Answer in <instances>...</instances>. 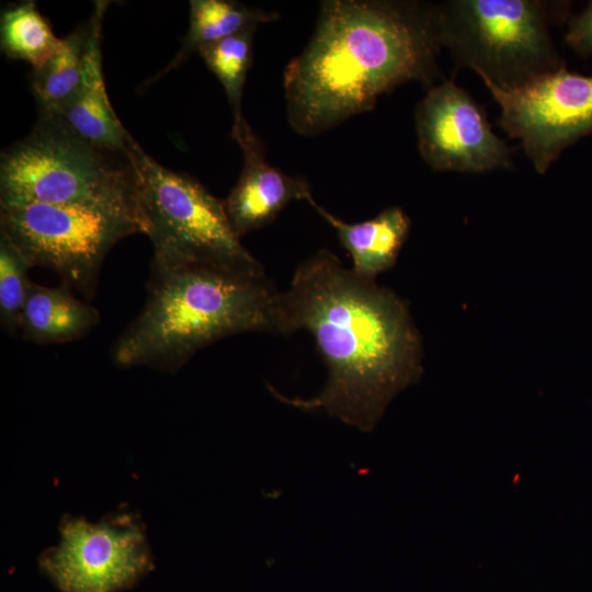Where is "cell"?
I'll list each match as a JSON object with an SVG mask.
<instances>
[{"instance_id":"obj_1","label":"cell","mask_w":592,"mask_h":592,"mask_svg":"<svg viewBox=\"0 0 592 592\" xmlns=\"http://www.w3.org/2000/svg\"><path fill=\"white\" fill-rule=\"evenodd\" d=\"M277 318L278 334L305 330L314 337L328 371L325 387L309 399L285 397L267 385L284 403L371 432L388 405L422 376V340L408 305L327 249L296 267L278 294Z\"/></svg>"},{"instance_id":"obj_2","label":"cell","mask_w":592,"mask_h":592,"mask_svg":"<svg viewBox=\"0 0 592 592\" xmlns=\"http://www.w3.org/2000/svg\"><path fill=\"white\" fill-rule=\"evenodd\" d=\"M439 3L327 0L314 34L285 67L287 122L300 136L325 133L371 111L408 81L429 89L442 78Z\"/></svg>"},{"instance_id":"obj_3","label":"cell","mask_w":592,"mask_h":592,"mask_svg":"<svg viewBox=\"0 0 592 592\" xmlns=\"http://www.w3.org/2000/svg\"><path fill=\"white\" fill-rule=\"evenodd\" d=\"M278 294L264 274L207 265L151 269L144 308L115 342L113 360L175 372L223 338L278 334Z\"/></svg>"},{"instance_id":"obj_4","label":"cell","mask_w":592,"mask_h":592,"mask_svg":"<svg viewBox=\"0 0 592 592\" xmlns=\"http://www.w3.org/2000/svg\"><path fill=\"white\" fill-rule=\"evenodd\" d=\"M43 203L121 209L141 218L126 156L91 145L62 122L41 116L0 161V204Z\"/></svg>"},{"instance_id":"obj_5","label":"cell","mask_w":592,"mask_h":592,"mask_svg":"<svg viewBox=\"0 0 592 592\" xmlns=\"http://www.w3.org/2000/svg\"><path fill=\"white\" fill-rule=\"evenodd\" d=\"M126 156L153 246L151 269L207 265L264 274L232 230L224 201L192 177L160 164L133 137Z\"/></svg>"},{"instance_id":"obj_6","label":"cell","mask_w":592,"mask_h":592,"mask_svg":"<svg viewBox=\"0 0 592 592\" xmlns=\"http://www.w3.org/2000/svg\"><path fill=\"white\" fill-rule=\"evenodd\" d=\"M561 2L448 0L439 3L441 43L457 67L500 89L565 67L549 26Z\"/></svg>"},{"instance_id":"obj_7","label":"cell","mask_w":592,"mask_h":592,"mask_svg":"<svg viewBox=\"0 0 592 592\" xmlns=\"http://www.w3.org/2000/svg\"><path fill=\"white\" fill-rule=\"evenodd\" d=\"M0 231L31 266L48 267L66 284L91 293L107 252L124 237L144 234V226L136 215L121 209L3 203Z\"/></svg>"},{"instance_id":"obj_8","label":"cell","mask_w":592,"mask_h":592,"mask_svg":"<svg viewBox=\"0 0 592 592\" xmlns=\"http://www.w3.org/2000/svg\"><path fill=\"white\" fill-rule=\"evenodd\" d=\"M483 83L501 109L498 124L520 140L539 174L567 147L592 133V76L562 67L513 89Z\"/></svg>"},{"instance_id":"obj_9","label":"cell","mask_w":592,"mask_h":592,"mask_svg":"<svg viewBox=\"0 0 592 592\" xmlns=\"http://www.w3.org/2000/svg\"><path fill=\"white\" fill-rule=\"evenodd\" d=\"M61 542L39 559L61 592H121L151 568L141 528L128 521L90 524L65 517Z\"/></svg>"},{"instance_id":"obj_10","label":"cell","mask_w":592,"mask_h":592,"mask_svg":"<svg viewBox=\"0 0 592 592\" xmlns=\"http://www.w3.org/2000/svg\"><path fill=\"white\" fill-rule=\"evenodd\" d=\"M414 121L419 152L434 171L483 173L513 166V149L492 132L483 107L453 79L428 90Z\"/></svg>"},{"instance_id":"obj_11","label":"cell","mask_w":592,"mask_h":592,"mask_svg":"<svg viewBox=\"0 0 592 592\" xmlns=\"http://www.w3.org/2000/svg\"><path fill=\"white\" fill-rule=\"evenodd\" d=\"M231 137L241 148L243 166L224 204L232 230L241 238L272 223L291 202L306 201L311 192L305 179L291 177L267 161L248 122L231 129Z\"/></svg>"},{"instance_id":"obj_12","label":"cell","mask_w":592,"mask_h":592,"mask_svg":"<svg viewBox=\"0 0 592 592\" xmlns=\"http://www.w3.org/2000/svg\"><path fill=\"white\" fill-rule=\"evenodd\" d=\"M107 4L94 2L81 82L72 99L53 117L96 148L126 156L132 136L114 112L102 70V19Z\"/></svg>"},{"instance_id":"obj_13","label":"cell","mask_w":592,"mask_h":592,"mask_svg":"<svg viewBox=\"0 0 592 592\" xmlns=\"http://www.w3.org/2000/svg\"><path fill=\"white\" fill-rule=\"evenodd\" d=\"M306 201L334 229L357 275L375 280L396 264L411 227L402 208L389 206L369 220L351 224L328 212L312 195Z\"/></svg>"},{"instance_id":"obj_14","label":"cell","mask_w":592,"mask_h":592,"mask_svg":"<svg viewBox=\"0 0 592 592\" xmlns=\"http://www.w3.org/2000/svg\"><path fill=\"white\" fill-rule=\"evenodd\" d=\"M99 322V311L76 298L68 286L52 288L31 282L20 330L38 344L67 343L84 337Z\"/></svg>"},{"instance_id":"obj_15","label":"cell","mask_w":592,"mask_h":592,"mask_svg":"<svg viewBox=\"0 0 592 592\" xmlns=\"http://www.w3.org/2000/svg\"><path fill=\"white\" fill-rule=\"evenodd\" d=\"M277 12L246 5L229 0L190 1V25L182 46L171 62L155 79L179 67L194 52L239 34L259 24L276 21Z\"/></svg>"},{"instance_id":"obj_16","label":"cell","mask_w":592,"mask_h":592,"mask_svg":"<svg viewBox=\"0 0 592 592\" xmlns=\"http://www.w3.org/2000/svg\"><path fill=\"white\" fill-rule=\"evenodd\" d=\"M89 21L61 38L57 50L33 68L31 87L41 116L56 115L75 95L82 78Z\"/></svg>"},{"instance_id":"obj_17","label":"cell","mask_w":592,"mask_h":592,"mask_svg":"<svg viewBox=\"0 0 592 592\" xmlns=\"http://www.w3.org/2000/svg\"><path fill=\"white\" fill-rule=\"evenodd\" d=\"M60 42L34 1H23L2 11L0 43L2 52L10 58L24 60L36 68L57 50Z\"/></svg>"},{"instance_id":"obj_18","label":"cell","mask_w":592,"mask_h":592,"mask_svg":"<svg viewBox=\"0 0 592 592\" xmlns=\"http://www.w3.org/2000/svg\"><path fill=\"white\" fill-rule=\"evenodd\" d=\"M255 30H246L204 46L197 52L225 90L232 111L231 129L247 122L242 114V95L246 78L252 62V43Z\"/></svg>"},{"instance_id":"obj_19","label":"cell","mask_w":592,"mask_h":592,"mask_svg":"<svg viewBox=\"0 0 592 592\" xmlns=\"http://www.w3.org/2000/svg\"><path fill=\"white\" fill-rule=\"evenodd\" d=\"M31 264L10 240L0 231V321L10 333L20 330V320L32 281L27 277Z\"/></svg>"},{"instance_id":"obj_20","label":"cell","mask_w":592,"mask_h":592,"mask_svg":"<svg viewBox=\"0 0 592 592\" xmlns=\"http://www.w3.org/2000/svg\"><path fill=\"white\" fill-rule=\"evenodd\" d=\"M565 42L581 56L592 55V1L580 14L569 20Z\"/></svg>"}]
</instances>
